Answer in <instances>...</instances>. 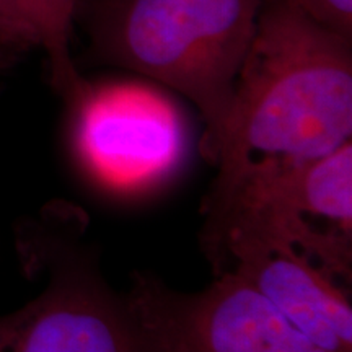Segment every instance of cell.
<instances>
[{
  "mask_svg": "<svg viewBox=\"0 0 352 352\" xmlns=\"http://www.w3.org/2000/svg\"><path fill=\"white\" fill-rule=\"evenodd\" d=\"M352 135V39L264 0L233 87L214 184L318 160Z\"/></svg>",
  "mask_w": 352,
  "mask_h": 352,
  "instance_id": "obj_1",
  "label": "cell"
},
{
  "mask_svg": "<svg viewBox=\"0 0 352 352\" xmlns=\"http://www.w3.org/2000/svg\"><path fill=\"white\" fill-rule=\"evenodd\" d=\"M264 0H111L94 30L98 54L195 104L201 152L215 164L233 87Z\"/></svg>",
  "mask_w": 352,
  "mask_h": 352,
  "instance_id": "obj_2",
  "label": "cell"
},
{
  "mask_svg": "<svg viewBox=\"0 0 352 352\" xmlns=\"http://www.w3.org/2000/svg\"><path fill=\"white\" fill-rule=\"evenodd\" d=\"M88 226L78 206L52 201L15 227L21 267L44 285L0 315V352H164L103 276Z\"/></svg>",
  "mask_w": 352,
  "mask_h": 352,
  "instance_id": "obj_3",
  "label": "cell"
},
{
  "mask_svg": "<svg viewBox=\"0 0 352 352\" xmlns=\"http://www.w3.org/2000/svg\"><path fill=\"white\" fill-rule=\"evenodd\" d=\"M201 248L230 233L267 240L347 287L352 280V142L308 164L212 184L202 202Z\"/></svg>",
  "mask_w": 352,
  "mask_h": 352,
  "instance_id": "obj_4",
  "label": "cell"
},
{
  "mask_svg": "<svg viewBox=\"0 0 352 352\" xmlns=\"http://www.w3.org/2000/svg\"><path fill=\"white\" fill-rule=\"evenodd\" d=\"M63 100L70 158L109 191H151L173 178L186 160V118L151 83L82 77Z\"/></svg>",
  "mask_w": 352,
  "mask_h": 352,
  "instance_id": "obj_5",
  "label": "cell"
},
{
  "mask_svg": "<svg viewBox=\"0 0 352 352\" xmlns=\"http://www.w3.org/2000/svg\"><path fill=\"white\" fill-rule=\"evenodd\" d=\"M126 296L164 352H327L233 271L199 292L175 290L139 271Z\"/></svg>",
  "mask_w": 352,
  "mask_h": 352,
  "instance_id": "obj_6",
  "label": "cell"
},
{
  "mask_svg": "<svg viewBox=\"0 0 352 352\" xmlns=\"http://www.w3.org/2000/svg\"><path fill=\"white\" fill-rule=\"evenodd\" d=\"M214 274L233 271L327 352H352V305L341 283L287 248L230 233L206 254Z\"/></svg>",
  "mask_w": 352,
  "mask_h": 352,
  "instance_id": "obj_7",
  "label": "cell"
},
{
  "mask_svg": "<svg viewBox=\"0 0 352 352\" xmlns=\"http://www.w3.org/2000/svg\"><path fill=\"white\" fill-rule=\"evenodd\" d=\"M77 10L78 0H0V70L41 51L52 90L59 96L72 90L82 80L70 50Z\"/></svg>",
  "mask_w": 352,
  "mask_h": 352,
  "instance_id": "obj_8",
  "label": "cell"
},
{
  "mask_svg": "<svg viewBox=\"0 0 352 352\" xmlns=\"http://www.w3.org/2000/svg\"><path fill=\"white\" fill-rule=\"evenodd\" d=\"M324 28L352 39V0H283Z\"/></svg>",
  "mask_w": 352,
  "mask_h": 352,
  "instance_id": "obj_9",
  "label": "cell"
}]
</instances>
